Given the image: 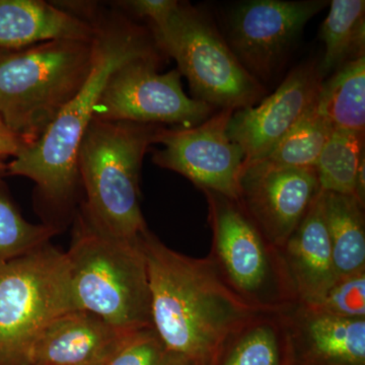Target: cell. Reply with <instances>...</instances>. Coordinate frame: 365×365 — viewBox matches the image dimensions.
<instances>
[{"instance_id": "5bb4252c", "label": "cell", "mask_w": 365, "mask_h": 365, "mask_svg": "<svg viewBox=\"0 0 365 365\" xmlns=\"http://www.w3.org/2000/svg\"><path fill=\"white\" fill-rule=\"evenodd\" d=\"M279 313L289 365H365V319L337 318L300 302Z\"/></svg>"}, {"instance_id": "9a60e30c", "label": "cell", "mask_w": 365, "mask_h": 365, "mask_svg": "<svg viewBox=\"0 0 365 365\" xmlns=\"http://www.w3.org/2000/svg\"><path fill=\"white\" fill-rule=\"evenodd\" d=\"M135 332L88 312H67L52 321L36 341L30 365H109Z\"/></svg>"}, {"instance_id": "603a6c76", "label": "cell", "mask_w": 365, "mask_h": 365, "mask_svg": "<svg viewBox=\"0 0 365 365\" xmlns=\"http://www.w3.org/2000/svg\"><path fill=\"white\" fill-rule=\"evenodd\" d=\"M333 131L332 125L319 111L316 98L299 121L261 160L279 167L313 169Z\"/></svg>"}, {"instance_id": "d6986e66", "label": "cell", "mask_w": 365, "mask_h": 365, "mask_svg": "<svg viewBox=\"0 0 365 365\" xmlns=\"http://www.w3.org/2000/svg\"><path fill=\"white\" fill-rule=\"evenodd\" d=\"M322 199L338 278L365 271L364 204L330 192H322Z\"/></svg>"}, {"instance_id": "7402d4cb", "label": "cell", "mask_w": 365, "mask_h": 365, "mask_svg": "<svg viewBox=\"0 0 365 365\" xmlns=\"http://www.w3.org/2000/svg\"><path fill=\"white\" fill-rule=\"evenodd\" d=\"M364 158V133L335 129L314 167L321 191L355 197Z\"/></svg>"}, {"instance_id": "e0dca14e", "label": "cell", "mask_w": 365, "mask_h": 365, "mask_svg": "<svg viewBox=\"0 0 365 365\" xmlns=\"http://www.w3.org/2000/svg\"><path fill=\"white\" fill-rule=\"evenodd\" d=\"M88 21L44 0H0V51L53 40L93 41Z\"/></svg>"}, {"instance_id": "7a4b0ae2", "label": "cell", "mask_w": 365, "mask_h": 365, "mask_svg": "<svg viewBox=\"0 0 365 365\" xmlns=\"http://www.w3.org/2000/svg\"><path fill=\"white\" fill-rule=\"evenodd\" d=\"M139 241L148 265L153 330L170 351L192 365H210L228 334L259 311L227 287L208 257L178 253L150 230Z\"/></svg>"}, {"instance_id": "52a82bcc", "label": "cell", "mask_w": 365, "mask_h": 365, "mask_svg": "<svg viewBox=\"0 0 365 365\" xmlns=\"http://www.w3.org/2000/svg\"><path fill=\"white\" fill-rule=\"evenodd\" d=\"M76 311L66 252L51 244L0 265V365H30L47 326Z\"/></svg>"}, {"instance_id": "d4e9b609", "label": "cell", "mask_w": 365, "mask_h": 365, "mask_svg": "<svg viewBox=\"0 0 365 365\" xmlns=\"http://www.w3.org/2000/svg\"><path fill=\"white\" fill-rule=\"evenodd\" d=\"M109 365H192L170 351L153 327L137 331Z\"/></svg>"}, {"instance_id": "ffe728a7", "label": "cell", "mask_w": 365, "mask_h": 365, "mask_svg": "<svg viewBox=\"0 0 365 365\" xmlns=\"http://www.w3.org/2000/svg\"><path fill=\"white\" fill-rule=\"evenodd\" d=\"M317 105L334 130L364 133L365 56L347 62L324 79Z\"/></svg>"}, {"instance_id": "4316f807", "label": "cell", "mask_w": 365, "mask_h": 365, "mask_svg": "<svg viewBox=\"0 0 365 365\" xmlns=\"http://www.w3.org/2000/svg\"><path fill=\"white\" fill-rule=\"evenodd\" d=\"M110 6L119 9L129 18L150 21V30H160L167 25L176 11L180 1L177 0H122Z\"/></svg>"}, {"instance_id": "2e32d148", "label": "cell", "mask_w": 365, "mask_h": 365, "mask_svg": "<svg viewBox=\"0 0 365 365\" xmlns=\"http://www.w3.org/2000/svg\"><path fill=\"white\" fill-rule=\"evenodd\" d=\"M297 302L318 304L338 279L324 217L322 192L280 248Z\"/></svg>"}, {"instance_id": "484cf974", "label": "cell", "mask_w": 365, "mask_h": 365, "mask_svg": "<svg viewBox=\"0 0 365 365\" xmlns=\"http://www.w3.org/2000/svg\"><path fill=\"white\" fill-rule=\"evenodd\" d=\"M311 307L337 318L365 319V271L338 278L323 299Z\"/></svg>"}, {"instance_id": "7c38bea8", "label": "cell", "mask_w": 365, "mask_h": 365, "mask_svg": "<svg viewBox=\"0 0 365 365\" xmlns=\"http://www.w3.org/2000/svg\"><path fill=\"white\" fill-rule=\"evenodd\" d=\"M321 192L316 169L264 160L242 168L239 202L269 241L282 248Z\"/></svg>"}, {"instance_id": "3957f363", "label": "cell", "mask_w": 365, "mask_h": 365, "mask_svg": "<svg viewBox=\"0 0 365 365\" xmlns=\"http://www.w3.org/2000/svg\"><path fill=\"white\" fill-rule=\"evenodd\" d=\"M139 237L109 234L81 209L76 211L71 248L66 252L76 311L127 331L153 327L148 265Z\"/></svg>"}, {"instance_id": "30bf717a", "label": "cell", "mask_w": 365, "mask_h": 365, "mask_svg": "<svg viewBox=\"0 0 365 365\" xmlns=\"http://www.w3.org/2000/svg\"><path fill=\"white\" fill-rule=\"evenodd\" d=\"M323 0H252L237 4L227 14L230 50L257 81L277 73L304 26L328 6Z\"/></svg>"}, {"instance_id": "83f0119b", "label": "cell", "mask_w": 365, "mask_h": 365, "mask_svg": "<svg viewBox=\"0 0 365 365\" xmlns=\"http://www.w3.org/2000/svg\"><path fill=\"white\" fill-rule=\"evenodd\" d=\"M25 144L4 123L0 116V173L6 172L7 160L18 157L25 150Z\"/></svg>"}, {"instance_id": "cb8c5ba5", "label": "cell", "mask_w": 365, "mask_h": 365, "mask_svg": "<svg viewBox=\"0 0 365 365\" xmlns=\"http://www.w3.org/2000/svg\"><path fill=\"white\" fill-rule=\"evenodd\" d=\"M60 230L26 220L0 182V265L50 244Z\"/></svg>"}, {"instance_id": "6da1fadb", "label": "cell", "mask_w": 365, "mask_h": 365, "mask_svg": "<svg viewBox=\"0 0 365 365\" xmlns=\"http://www.w3.org/2000/svg\"><path fill=\"white\" fill-rule=\"evenodd\" d=\"M111 7L107 9L97 2L86 1L81 9L79 16L95 31L90 76L39 140L7 163L6 168L7 174L28 178L35 182L36 204L44 215L45 223L60 230L76 213L81 190L79 146L106 83L124 62L163 54L150 29Z\"/></svg>"}, {"instance_id": "8fae6325", "label": "cell", "mask_w": 365, "mask_h": 365, "mask_svg": "<svg viewBox=\"0 0 365 365\" xmlns=\"http://www.w3.org/2000/svg\"><path fill=\"white\" fill-rule=\"evenodd\" d=\"M234 110L225 109L197 126L163 127L153 160L158 167L176 172L202 191H212L239 200L245 155L227 135Z\"/></svg>"}, {"instance_id": "ac0fdd59", "label": "cell", "mask_w": 365, "mask_h": 365, "mask_svg": "<svg viewBox=\"0 0 365 365\" xmlns=\"http://www.w3.org/2000/svg\"><path fill=\"white\" fill-rule=\"evenodd\" d=\"M210 365H289V343L280 313L257 312L228 334Z\"/></svg>"}, {"instance_id": "5b68a950", "label": "cell", "mask_w": 365, "mask_h": 365, "mask_svg": "<svg viewBox=\"0 0 365 365\" xmlns=\"http://www.w3.org/2000/svg\"><path fill=\"white\" fill-rule=\"evenodd\" d=\"M93 41L53 40L0 51V116L34 145L85 85Z\"/></svg>"}, {"instance_id": "9c48e42d", "label": "cell", "mask_w": 365, "mask_h": 365, "mask_svg": "<svg viewBox=\"0 0 365 365\" xmlns=\"http://www.w3.org/2000/svg\"><path fill=\"white\" fill-rule=\"evenodd\" d=\"M163 59V54L148 55L117 67L95 106L93 119L189 128L212 116L215 108L185 93L177 68L158 73Z\"/></svg>"}, {"instance_id": "ba28073f", "label": "cell", "mask_w": 365, "mask_h": 365, "mask_svg": "<svg viewBox=\"0 0 365 365\" xmlns=\"http://www.w3.org/2000/svg\"><path fill=\"white\" fill-rule=\"evenodd\" d=\"M151 34L160 51L176 60L194 100L234 111L263 100V83L246 71L215 24L197 7L180 2L167 25Z\"/></svg>"}, {"instance_id": "277c9868", "label": "cell", "mask_w": 365, "mask_h": 365, "mask_svg": "<svg viewBox=\"0 0 365 365\" xmlns=\"http://www.w3.org/2000/svg\"><path fill=\"white\" fill-rule=\"evenodd\" d=\"M163 127L93 118L79 146L78 170L86 193L79 209L93 225L131 240L148 230L139 179L144 155Z\"/></svg>"}, {"instance_id": "4fadbf2b", "label": "cell", "mask_w": 365, "mask_h": 365, "mask_svg": "<svg viewBox=\"0 0 365 365\" xmlns=\"http://www.w3.org/2000/svg\"><path fill=\"white\" fill-rule=\"evenodd\" d=\"M324 79L319 62H304L288 73L272 95L232 113L227 135L242 148L244 167L265 158L287 135L314 104Z\"/></svg>"}, {"instance_id": "44dd1931", "label": "cell", "mask_w": 365, "mask_h": 365, "mask_svg": "<svg viewBox=\"0 0 365 365\" xmlns=\"http://www.w3.org/2000/svg\"><path fill=\"white\" fill-rule=\"evenodd\" d=\"M325 54L319 62L324 78L351 60L365 56L364 0H333L319 30Z\"/></svg>"}, {"instance_id": "8992f818", "label": "cell", "mask_w": 365, "mask_h": 365, "mask_svg": "<svg viewBox=\"0 0 365 365\" xmlns=\"http://www.w3.org/2000/svg\"><path fill=\"white\" fill-rule=\"evenodd\" d=\"M212 246L208 258L237 297L259 312L284 311L297 302L282 255L257 227L241 203L203 191Z\"/></svg>"}]
</instances>
